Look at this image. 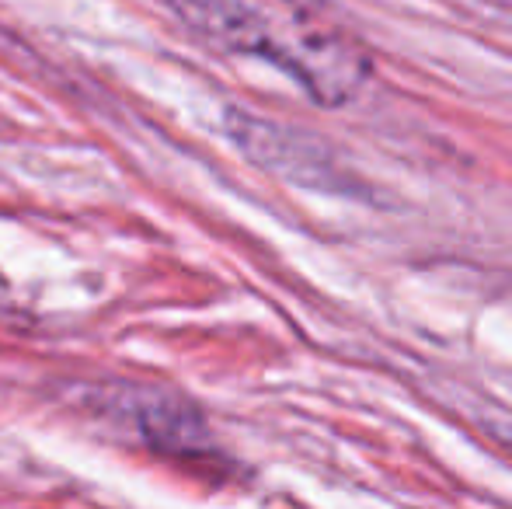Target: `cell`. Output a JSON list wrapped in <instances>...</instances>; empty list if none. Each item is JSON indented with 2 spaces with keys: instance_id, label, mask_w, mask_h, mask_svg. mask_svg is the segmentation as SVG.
<instances>
[{
  "instance_id": "7a4b0ae2",
  "label": "cell",
  "mask_w": 512,
  "mask_h": 509,
  "mask_svg": "<svg viewBox=\"0 0 512 509\" xmlns=\"http://www.w3.org/2000/svg\"><path fill=\"white\" fill-rule=\"evenodd\" d=\"M230 136L241 143V150L258 161L262 168L276 171L283 178H293L310 189L324 192H349L345 175L335 168V161L328 157V150L317 140L297 133V129H286L276 123H265L258 116H241L234 112L230 116Z\"/></svg>"
},
{
  "instance_id": "3957f363",
  "label": "cell",
  "mask_w": 512,
  "mask_h": 509,
  "mask_svg": "<svg viewBox=\"0 0 512 509\" xmlns=\"http://www.w3.org/2000/svg\"><path fill=\"white\" fill-rule=\"evenodd\" d=\"M488 433L495 436V440L499 443H506V447L512 450V419H502V415H492V419H488Z\"/></svg>"
},
{
  "instance_id": "6da1fadb",
  "label": "cell",
  "mask_w": 512,
  "mask_h": 509,
  "mask_svg": "<svg viewBox=\"0 0 512 509\" xmlns=\"http://www.w3.org/2000/svg\"><path fill=\"white\" fill-rule=\"evenodd\" d=\"M209 46L258 56L324 109L352 102L370 81V53L328 0H168Z\"/></svg>"
}]
</instances>
